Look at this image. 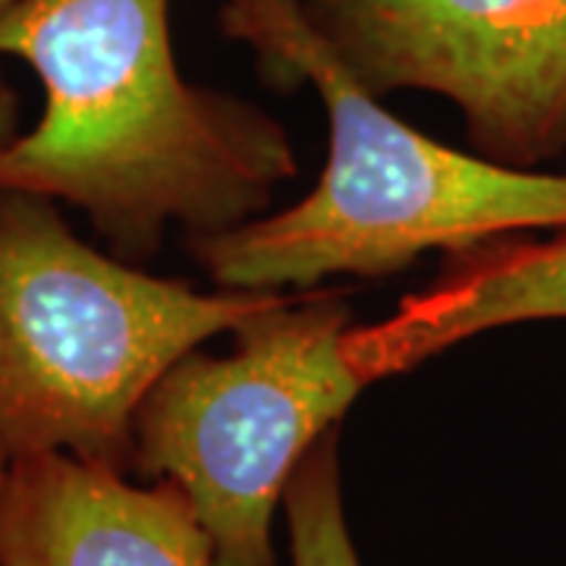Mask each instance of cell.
I'll list each match as a JSON object with an SVG mask.
<instances>
[{
	"label": "cell",
	"instance_id": "cell-1",
	"mask_svg": "<svg viewBox=\"0 0 566 566\" xmlns=\"http://www.w3.org/2000/svg\"><path fill=\"white\" fill-rule=\"evenodd\" d=\"M0 57L44 88L0 148V189L80 208L123 259H151L170 223L196 240L252 221L296 177L271 114L182 80L170 0H10Z\"/></svg>",
	"mask_w": 566,
	"mask_h": 566
},
{
	"label": "cell",
	"instance_id": "cell-2",
	"mask_svg": "<svg viewBox=\"0 0 566 566\" xmlns=\"http://www.w3.org/2000/svg\"><path fill=\"white\" fill-rule=\"evenodd\" d=\"M221 32L252 48L268 85H312L327 114V164L303 202L196 237L218 290H312L385 281L428 249L566 227V177L513 170L428 139L353 76L300 0H223Z\"/></svg>",
	"mask_w": 566,
	"mask_h": 566
},
{
	"label": "cell",
	"instance_id": "cell-3",
	"mask_svg": "<svg viewBox=\"0 0 566 566\" xmlns=\"http://www.w3.org/2000/svg\"><path fill=\"white\" fill-rule=\"evenodd\" d=\"M277 293L151 277L66 227L57 202L0 189V441L129 472L133 422L164 371Z\"/></svg>",
	"mask_w": 566,
	"mask_h": 566
},
{
	"label": "cell",
	"instance_id": "cell-4",
	"mask_svg": "<svg viewBox=\"0 0 566 566\" xmlns=\"http://www.w3.org/2000/svg\"><path fill=\"white\" fill-rule=\"evenodd\" d=\"M353 327L346 293H277L230 331L233 353L192 349L145 394L129 475L180 488L218 566H281L274 513L283 491L368 387L346 353Z\"/></svg>",
	"mask_w": 566,
	"mask_h": 566
},
{
	"label": "cell",
	"instance_id": "cell-5",
	"mask_svg": "<svg viewBox=\"0 0 566 566\" xmlns=\"http://www.w3.org/2000/svg\"><path fill=\"white\" fill-rule=\"evenodd\" d=\"M378 98L434 92L479 158L538 170L566 151V0H300Z\"/></svg>",
	"mask_w": 566,
	"mask_h": 566
},
{
	"label": "cell",
	"instance_id": "cell-6",
	"mask_svg": "<svg viewBox=\"0 0 566 566\" xmlns=\"http://www.w3.org/2000/svg\"><path fill=\"white\" fill-rule=\"evenodd\" d=\"M0 566H218L174 482L70 453L17 457L0 504Z\"/></svg>",
	"mask_w": 566,
	"mask_h": 566
},
{
	"label": "cell",
	"instance_id": "cell-7",
	"mask_svg": "<svg viewBox=\"0 0 566 566\" xmlns=\"http://www.w3.org/2000/svg\"><path fill=\"white\" fill-rule=\"evenodd\" d=\"M510 233L447 252L438 277L378 324L346 334L368 385L409 371L479 334L528 322H566V227Z\"/></svg>",
	"mask_w": 566,
	"mask_h": 566
},
{
	"label": "cell",
	"instance_id": "cell-8",
	"mask_svg": "<svg viewBox=\"0 0 566 566\" xmlns=\"http://www.w3.org/2000/svg\"><path fill=\"white\" fill-rule=\"evenodd\" d=\"M293 566H363L353 545L340 479V424L324 431L283 491Z\"/></svg>",
	"mask_w": 566,
	"mask_h": 566
},
{
	"label": "cell",
	"instance_id": "cell-9",
	"mask_svg": "<svg viewBox=\"0 0 566 566\" xmlns=\"http://www.w3.org/2000/svg\"><path fill=\"white\" fill-rule=\"evenodd\" d=\"M17 136H20V98L0 70V148H7Z\"/></svg>",
	"mask_w": 566,
	"mask_h": 566
},
{
	"label": "cell",
	"instance_id": "cell-10",
	"mask_svg": "<svg viewBox=\"0 0 566 566\" xmlns=\"http://www.w3.org/2000/svg\"><path fill=\"white\" fill-rule=\"evenodd\" d=\"M10 465H13V457H10V450H7V447H3V441H0V504H3L7 479H10Z\"/></svg>",
	"mask_w": 566,
	"mask_h": 566
},
{
	"label": "cell",
	"instance_id": "cell-11",
	"mask_svg": "<svg viewBox=\"0 0 566 566\" xmlns=\"http://www.w3.org/2000/svg\"><path fill=\"white\" fill-rule=\"evenodd\" d=\"M7 3H10V0H0V7H7Z\"/></svg>",
	"mask_w": 566,
	"mask_h": 566
}]
</instances>
